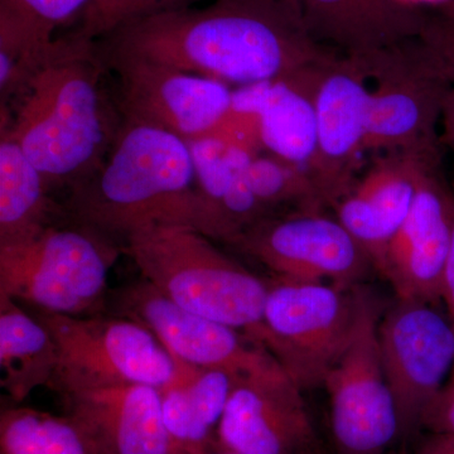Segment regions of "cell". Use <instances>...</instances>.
<instances>
[{
  "instance_id": "cell-1",
  "label": "cell",
  "mask_w": 454,
  "mask_h": 454,
  "mask_svg": "<svg viewBox=\"0 0 454 454\" xmlns=\"http://www.w3.org/2000/svg\"><path fill=\"white\" fill-rule=\"evenodd\" d=\"M95 44L101 59H146L236 88L339 56L313 40L293 0H212L137 20Z\"/></svg>"
},
{
  "instance_id": "cell-2",
  "label": "cell",
  "mask_w": 454,
  "mask_h": 454,
  "mask_svg": "<svg viewBox=\"0 0 454 454\" xmlns=\"http://www.w3.org/2000/svg\"><path fill=\"white\" fill-rule=\"evenodd\" d=\"M95 42L56 38L43 61L2 114L8 130L40 169L50 190H74L91 177L118 137L122 116L104 83Z\"/></svg>"
},
{
  "instance_id": "cell-3",
  "label": "cell",
  "mask_w": 454,
  "mask_h": 454,
  "mask_svg": "<svg viewBox=\"0 0 454 454\" xmlns=\"http://www.w3.org/2000/svg\"><path fill=\"white\" fill-rule=\"evenodd\" d=\"M65 211L74 223L107 238L178 225L212 239L187 140L124 119L106 162L70 191Z\"/></svg>"
},
{
  "instance_id": "cell-4",
  "label": "cell",
  "mask_w": 454,
  "mask_h": 454,
  "mask_svg": "<svg viewBox=\"0 0 454 454\" xmlns=\"http://www.w3.org/2000/svg\"><path fill=\"white\" fill-rule=\"evenodd\" d=\"M125 241L143 279L160 294L259 342L269 283L220 252L212 239L192 227L166 225L145 227Z\"/></svg>"
},
{
  "instance_id": "cell-5",
  "label": "cell",
  "mask_w": 454,
  "mask_h": 454,
  "mask_svg": "<svg viewBox=\"0 0 454 454\" xmlns=\"http://www.w3.org/2000/svg\"><path fill=\"white\" fill-rule=\"evenodd\" d=\"M118 253L101 232L57 223L28 240L0 245V294L43 313L98 315Z\"/></svg>"
},
{
  "instance_id": "cell-6",
  "label": "cell",
  "mask_w": 454,
  "mask_h": 454,
  "mask_svg": "<svg viewBox=\"0 0 454 454\" xmlns=\"http://www.w3.org/2000/svg\"><path fill=\"white\" fill-rule=\"evenodd\" d=\"M375 82L366 152H403L441 160L438 124L454 83V59L426 29L364 66Z\"/></svg>"
},
{
  "instance_id": "cell-7",
  "label": "cell",
  "mask_w": 454,
  "mask_h": 454,
  "mask_svg": "<svg viewBox=\"0 0 454 454\" xmlns=\"http://www.w3.org/2000/svg\"><path fill=\"white\" fill-rule=\"evenodd\" d=\"M37 317L57 343L59 364L51 387L62 396L131 384L162 389L177 375V363L160 340L128 317Z\"/></svg>"
},
{
  "instance_id": "cell-8",
  "label": "cell",
  "mask_w": 454,
  "mask_h": 454,
  "mask_svg": "<svg viewBox=\"0 0 454 454\" xmlns=\"http://www.w3.org/2000/svg\"><path fill=\"white\" fill-rule=\"evenodd\" d=\"M356 286L282 278L269 283L259 342L301 391L324 387L348 345L356 318Z\"/></svg>"
},
{
  "instance_id": "cell-9",
  "label": "cell",
  "mask_w": 454,
  "mask_h": 454,
  "mask_svg": "<svg viewBox=\"0 0 454 454\" xmlns=\"http://www.w3.org/2000/svg\"><path fill=\"white\" fill-rule=\"evenodd\" d=\"M381 303L356 286V318L342 354L325 375L331 426L339 454H385L403 437L379 343Z\"/></svg>"
},
{
  "instance_id": "cell-10",
  "label": "cell",
  "mask_w": 454,
  "mask_h": 454,
  "mask_svg": "<svg viewBox=\"0 0 454 454\" xmlns=\"http://www.w3.org/2000/svg\"><path fill=\"white\" fill-rule=\"evenodd\" d=\"M230 245L282 279L354 288L375 270L354 236L334 215L328 216L324 211L271 215Z\"/></svg>"
},
{
  "instance_id": "cell-11",
  "label": "cell",
  "mask_w": 454,
  "mask_h": 454,
  "mask_svg": "<svg viewBox=\"0 0 454 454\" xmlns=\"http://www.w3.org/2000/svg\"><path fill=\"white\" fill-rule=\"evenodd\" d=\"M382 365L403 437L422 429L424 413L454 370V331L437 306L396 300L379 324Z\"/></svg>"
},
{
  "instance_id": "cell-12",
  "label": "cell",
  "mask_w": 454,
  "mask_h": 454,
  "mask_svg": "<svg viewBox=\"0 0 454 454\" xmlns=\"http://www.w3.org/2000/svg\"><path fill=\"white\" fill-rule=\"evenodd\" d=\"M118 79L116 106L124 121L187 140L210 136L232 104L231 86L172 66L138 59H103Z\"/></svg>"
},
{
  "instance_id": "cell-13",
  "label": "cell",
  "mask_w": 454,
  "mask_h": 454,
  "mask_svg": "<svg viewBox=\"0 0 454 454\" xmlns=\"http://www.w3.org/2000/svg\"><path fill=\"white\" fill-rule=\"evenodd\" d=\"M116 301L121 316L148 328L179 363L240 378L282 369L253 337L181 309L145 279L122 289Z\"/></svg>"
},
{
  "instance_id": "cell-14",
  "label": "cell",
  "mask_w": 454,
  "mask_h": 454,
  "mask_svg": "<svg viewBox=\"0 0 454 454\" xmlns=\"http://www.w3.org/2000/svg\"><path fill=\"white\" fill-rule=\"evenodd\" d=\"M369 82L365 68L343 56L336 57L319 74L312 181L325 208H333L358 178L369 129Z\"/></svg>"
},
{
  "instance_id": "cell-15",
  "label": "cell",
  "mask_w": 454,
  "mask_h": 454,
  "mask_svg": "<svg viewBox=\"0 0 454 454\" xmlns=\"http://www.w3.org/2000/svg\"><path fill=\"white\" fill-rule=\"evenodd\" d=\"M215 447L230 454H316L318 438L301 390L277 369L238 379Z\"/></svg>"
},
{
  "instance_id": "cell-16",
  "label": "cell",
  "mask_w": 454,
  "mask_h": 454,
  "mask_svg": "<svg viewBox=\"0 0 454 454\" xmlns=\"http://www.w3.org/2000/svg\"><path fill=\"white\" fill-rule=\"evenodd\" d=\"M439 164L424 170L417 197L385 256L380 276L396 300L438 306L442 279L452 244L454 192L441 177Z\"/></svg>"
},
{
  "instance_id": "cell-17",
  "label": "cell",
  "mask_w": 454,
  "mask_h": 454,
  "mask_svg": "<svg viewBox=\"0 0 454 454\" xmlns=\"http://www.w3.org/2000/svg\"><path fill=\"white\" fill-rule=\"evenodd\" d=\"M90 454H177L158 387L131 384L64 395Z\"/></svg>"
},
{
  "instance_id": "cell-18",
  "label": "cell",
  "mask_w": 454,
  "mask_h": 454,
  "mask_svg": "<svg viewBox=\"0 0 454 454\" xmlns=\"http://www.w3.org/2000/svg\"><path fill=\"white\" fill-rule=\"evenodd\" d=\"M313 40L366 65L373 57L422 37L429 11L411 0H293Z\"/></svg>"
},
{
  "instance_id": "cell-19",
  "label": "cell",
  "mask_w": 454,
  "mask_h": 454,
  "mask_svg": "<svg viewBox=\"0 0 454 454\" xmlns=\"http://www.w3.org/2000/svg\"><path fill=\"white\" fill-rule=\"evenodd\" d=\"M441 160L389 152L358 176L333 206L334 216L365 250L380 274L394 236L411 214L424 170Z\"/></svg>"
},
{
  "instance_id": "cell-20",
  "label": "cell",
  "mask_w": 454,
  "mask_h": 454,
  "mask_svg": "<svg viewBox=\"0 0 454 454\" xmlns=\"http://www.w3.org/2000/svg\"><path fill=\"white\" fill-rule=\"evenodd\" d=\"M327 64L232 91V107L258 114L264 153L298 167L310 179L317 153L316 88Z\"/></svg>"
},
{
  "instance_id": "cell-21",
  "label": "cell",
  "mask_w": 454,
  "mask_h": 454,
  "mask_svg": "<svg viewBox=\"0 0 454 454\" xmlns=\"http://www.w3.org/2000/svg\"><path fill=\"white\" fill-rule=\"evenodd\" d=\"M177 363V375L160 390L164 424L177 454L211 452L227 402L240 376Z\"/></svg>"
},
{
  "instance_id": "cell-22",
  "label": "cell",
  "mask_w": 454,
  "mask_h": 454,
  "mask_svg": "<svg viewBox=\"0 0 454 454\" xmlns=\"http://www.w3.org/2000/svg\"><path fill=\"white\" fill-rule=\"evenodd\" d=\"M188 145L200 191L210 215L212 240L230 244L249 221L252 200L243 172L258 154L212 134L190 140Z\"/></svg>"
},
{
  "instance_id": "cell-23",
  "label": "cell",
  "mask_w": 454,
  "mask_h": 454,
  "mask_svg": "<svg viewBox=\"0 0 454 454\" xmlns=\"http://www.w3.org/2000/svg\"><path fill=\"white\" fill-rule=\"evenodd\" d=\"M59 349L50 328L20 301L0 294V387L20 404L41 387H51Z\"/></svg>"
},
{
  "instance_id": "cell-24",
  "label": "cell",
  "mask_w": 454,
  "mask_h": 454,
  "mask_svg": "<svg viewBox=\"0 0 454 454\" xmlns=\"http://www.w3.org/2000/svg\"><path fill=\"white\" fill-rule=\"evenodd\" d=\"M65 215L22 146L0 131V245L28 240Z\"/></svg>"
},
{
  "instance_id": "cell-25",
  "label": "cell",
  "mask_w": 454,
  "mask_h": 454,
  "mask_svg": "<svg viewBox=\"0 0 454 454\" xmlns=\"http://www.w3.org/2000/svg\"><path fill=\"white\" fill-rule=\"evenodd\" d=\"M2 454H90L67 415L57 417L27 406H12L0 414Z\"/></svg>"
},
{
  "instance_id": "cell-26",
  "label": "cell",
  "mask_w": 454,
  "mask_h": 454,
  "mask_svg": "<svg viewBox=\"0 0 454 454\" xmlns=\"http://www.w3.org/2000/svg\"><path fill=\"white\" fill-rule=\"evenodd\" d=\"M245 181L269 215L282 207L324 211L312 179L293 164L269 153L255 155L244 170Z\"/></svg>"
},
{
  "instance_id": "cell-27",
  "label": "cell",
  "mask_w": 454,
  "mask_h": 454,
  "mask_svg": "<svg viewBox=\"0 0 454 454\" xmlns=\"http://www.w3.org/2000/svg\"><path fill=\"white\" fill-rule=\"evenodd\" d=\"M92 0H0V23L52 43L59 27L79 22Z\"/></svg>"
},
{
  "instance_id": "cell-28",
  "label": "cell",
  "mask_w": 454,
  "mask_h": 454,
  "mask_svg": "<svg viewBox=\"0 0 454 454\" xmlns=\"http://www.w3.org/2000/svg\"><path fill=\"white\" fill-rule=\"evenodd\" d=\"M202 0H92L71 35L95 42L137 20L195 7Z\"/></svg>"
},
{
  "instance_id": "cell-29",
  "label": "cell",
  "mask_w": 454,
  "mask_h": 454,
  "mask_svg": "<svg viewBox=\"0 0 454 454\" xmlns=\"http://www.w3.org/2000/svg\"><path fill=\"white\" fill-rule=\"evenodd\" d=\"M422 429L454 434V370L434 402L424 413Z\"/></svg>"
},
{
  "instance_id": "cell-30",
  "label": "cell",
  "mask_w": 454,
  "mask_h": 454,
  "mask_svg": "<svg viewBox=\"0 0 454 454\" xmlns=\"http://www.w3.org/2000/svg\"><path fill=\"white\" fill-rule=\"evenodd\" d=\"M453 234L443 279H442V301L446 304L447 317L454 331V196L452 203Z\"/></svg>"
},
{
  "instance_id": "cell-31",
  "label": "cell",
  "mask_w": 454,
  "mask_h": 454,
  "mask_svg": "<svg viewBox=\"0 0 454 454\" xmlns=\"http://www.w3.org/2000/svg\"><path fill=\"white\" fill-rule=\"evenodd\" d=\"M414 454H454V434L430 433Z\"/></svg>"
},
{
  "instance_id": "cell-32",
  "label": "cell",
  "mask_w": 454,
  "mask_h": 454,
  "mask_svg": "<svg viewBox=\"0 0 454 454\" xmlns=\"http://www.w3.org/2000/svg\"><path fill=\"white\" fill-rule=\"evenodd\" d=\"M452 55L454 57V38L452 43ZM442 125H443V138L447 145L454 148V83L448 94L446 104H444L443 114H442Z\"/></svg>"
},
{
  "instance_id": "cell-33",
  "label": "cell",
  "mask_w": 454,
  "mask_h": 454,
  "mask_svg": "<svg viewBox=\"0 0 454 454\" xmlns=\"http://www.w3.org/2000/svg\"><path fill=\"white\" fill-rule=\"evenodd\" d=\"M438 12L454 25V0H443L439 5Z\"/></svg>"
},
{
  "instance_id": "cell-34",
  "label": "cell",
  "mask_w": 454,
  "mask_h": 454,
  "mask_svg": "<svg viewBox=\"0 0 454 454\" xmlns=\"http://www.w3.org/2000/svg\"><path fill=\"white\" fill-rule=\"evenodd\" d=\"M202 454H230V453H223V452L212 453V452H206V453H202Z\"/></svg>"
}]
</instances>
